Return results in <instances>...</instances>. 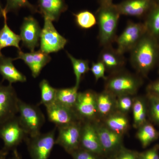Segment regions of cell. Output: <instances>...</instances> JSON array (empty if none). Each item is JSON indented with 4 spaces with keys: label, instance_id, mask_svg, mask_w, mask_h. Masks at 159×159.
Here are the masks:
<instances>
[{
    "label": "cell",
    "instance_id": "obj_1",
    "mask_svg": "<svg viewBox=\"0 0 159 159\" xmlns=\"http://www.w3.org/2000/svg\"><path fill=\"white\" fill-rule=\"evenodd\" d=\"M130 62L139 75L146 77L159 60V43L146 33L130 51Z\"/></svg>",
    "mask_w": 159,
    "mask_h": 159
},
{
    "label": "cell",
    "instance_id": "obj_2",
    "mask_svg": "<svg viewBox=\"0 0 159 159\" xmlns=\"http://www.w3.org/2000/svg\"><path fill=\"white\" fill-rule=\"evenodd\" d=\"M120 14L113 3L100 5L96 13L99 27L100 45L102 47L112 46L116 39L117 29Z\"/></svg>",
    "mask_w": 159,
    "mask_h": 159
},
{
    "label": "cell",
    "instance_id": "obj_3",
    "mask_svg": "<svg viewBox=\"0 0 159 159\" xmlns=\"http://www.w3.org/2000/svg\"><path fill=\"white\" fill-rule=\"evenodd\" d=\"M142 76L124 70L110 74L105 80L104 89L116 97L123 95L136 96L143 83Z\"/></svg>",
    "mask_w": 159,
    "mask_h": 159
},
{
    "label": "cell",
    "instance_id": "obj_4",
    "mask_svg": "<svg viewBox=\"0 0 159 159\" xmlns=\"http://www.w3.org/2000/svg\"><path fill=\"white\" fill-rule=\"evenodd\" d=\"M18 114L20 124L29 136H35L41 133L45 118L38 106L29 104L20 99Z\"/></svg>",
    "mask_w": 159,
    "mask_h": 159
},
{
    "label": "cell",
    "instance_id": "obj_5",
    "mask_svg": "<svg viewBox=\"0 0 159 159\" xmlns=\"http://www.w3.org/2000/svg\"><path fill=\"white\" fill-rule=\"evenodd\" d=\"M55 128L35 136H28L25 142L31 159H48L55 145Z\"/></svg>",
    "mask_w": 159,
    "mask_h": 159
},
{
    "label": "cell",
    "instance_id": "obj_6",
    "mask_svg": "<svg viewBox=\"0 0 159 159\" xmlns=\"http://www.w3.org/2000/svg\"><path fill=\"white\" fill-rule=\"evenodd\" d=\"M28 136L17 116L0 124V139L4 142L3 148L5 150L9 152L16 149Z\"/></svg>",
    "mask_w": 159,
    "mask_h": 159
},
{
    "label": "cell",
    "instance_id": "obj_7",
    "mask_svg": "<svg viewBox=\"0 0 159 159\" xmlns=\"http://www.w3.org/2000/svg\"><path fill=\"white\" fill-rule=\"evenodd\" d=\"M97 93L92 90L79 92L73 109L82 122L99 121L97 104Z\"/></svg>",
    "mask_w": 159,
    "mask_h": 159
},
{
    "label": "cell",
    "instance_id": "obj_8",
    "mask_svg": "<svg viewBox=\"0 0 159 159\" xmlns=\"http://www.w3.org/2000/svg\"><path fill=\"white\" fill-rule=\"evenodd\" d=\"M146 33L144 23L129 21L122 33L117 36L116 41L118 46L117 51L123 54L130 52Z\"/></svg>",
    "mask_w": 159,
    "mask_h": 159
},
{
    "label": "cell",
    "instance_id": "obj_9",
    "mask_svg": "<svg viewBox=\"0 0 159 159\" xmlns=\"http://www.w3.org/2000/svg\"><path fill=\"white\" fill-rule=\"evenodd\" d=\"M43 18L44 23L41 34L40 50L48 54L62 50L68 42L67 39L58 33L52 20Z\"/></svg>",
    "mask_w": 159,
    "mask_h": 159
},
{
    "label": "cell",
    "instance_id": "obj_10",
    "mask_svg": "<svg viewBox=\"0 0 159 159\" xmlns=\"http://www.w3.org/2000/svg\"><path fill=\"white\" fill-rule=\"evenodd\" d=\"M19 99L12 84L0 82V124L17 116Z\"/></svg>",
    "mask_w": 159,
    "mask_h": 159
},
{
    "label": "cell",
    "instance_id": "obj_11",
    "mask_svg": "<svg viewBox=\"0 0 159 159\" xmlns=\"http://www.w3.org/2000/svg\"><path fill=\"white\" fill-rule=\"evenodd\" d=\"M82 122L58 128V133L55 144L62 147L71 154L80 148V133Z\"/></svg>",
    "mask_w": 159,
    "mask_h": 159
},
{
    "label": "cell",
    "instance_id": "obj_12",
    "mask_svg": "<svg viewBox=\"0 0 159 159\" xmlns=\"http://www.w3.org/2000/svg\"><path fill=\"white\" fill-rule=\"evenodd\" d=\"M49 121L57 128L77 122H82L73 108L67 107L55 102L46 107Z\"/></svg>",
    "mask_w": 159,
    "mask_h": 159
},
{
    "label": "cell",
    "instance_id": "obj_13",
    "mask_svg": "<svg viewBox=\"0 0 159 159\" xmlns=\"http://www.w3.org/2000/svg\"><path fill=\"white\" fill-rule=\"evenodd\" d=\"M42 29L37 20L31 16L24 19L20 27V36L22 45L31 51H34L39 44Z\"/></svg>",
    "mask_w": 159,
    "mask_h": 159
},
{
    "label": "cell",
    "instance_id": "obj_14",
    "mask_svg": "<svg viewBox=\"0 0 159 159\" xmlns=\"http://www.w3.org/2000/svg\"><path fill=\"white\" fill-rule=\"evenodd\" d=\"M95 124L104 154H112L123 147L124 135L111 130L101 121L95 122Z\"/></svg>",
    "mask_w": 159,
    "mask_h": 159
},
{
    "label": "cell",
    "instance_id": "obj_15",
    "mask_svg": "<svg viewBox=\"0 0 159 159\" xmlns=\"http://www.w3.org/2000/svg\"><path fill=\"white\" fill-rule=\"evenodd\" d=\"M157 4L155 0H125L114 5L120 15L145 18Z\"/></svg>",
    "mask_w": 159,
    "mask_h": 159
},
{
    "label": "cell",
    "instance_id": "obj_16",
    "mask_svg": "<svg viewBox=\"0 0 159 159\" xmlns=\"http://www.w3.org/2000/svg\"><path fill=\"white\" fill-rule=\"evenodd\" d=\"M80 147L100 156L105 155L99 141L95 122H82Z\"/></svg>",
    "mask_w": 159,
    "mask_h": 159
},
{
    "label": "cell",
    "instance_id": "obj_17",
    "mask_svg": "<svg viewBox=\"0 0 159 159\" xmlns=\"http://www.w3.org/2000/svg\"><path fill=\"white\" fill-rule=\"evenodd\" d=\"M13 59L23 60L31 70L32 77L35 78L39 76L41 71L51 61V58L49 54L39 50L30 53L18 51L17 57Z\"/></svg>",
    "mask_w": 159,
    "mask_h": 159
},
{
    "label": "cell",
    "instance_id": "obj_18",
    "mask_svg": "<svg viewBox=\"0 0 159 159\" xmlns=\"http://www.w3.org/2000/svg\"><path fill=\"white\" fill-rule=\"evenodd\" d=\"M98 60L103 64L106 71L110 74L123 70L125 65L124 54L114 49L112 46L103 47Z\"/></svg>",
    "mask_w": 159,
    "mask_h": 159
},
{
    "label": "cell",
    "instance_id": "obj_19",
    "mask_svg": "<svg viewBox=\"0 0 159 159\" xmlns=\"http://www.w3.org/2000/svg\"><path fill=\"white\" fill-rule=\"evenodd\" d=\"M37 7L39 13L52 21H58L61 15L68 9L65 0H38Z\"/></svg>",
    "mask_w": 159,
    "mask_h": 159
},
{
    "label": "cell",
    "instance_id": "obj_20",
    "mask_svg": "<svg viewBox=\"0 0 159 159\" xmlns=\"http://www.w3.org/2000/svg\"><path fill=\"white\" fill-rule=\"evenodd\" d=\"M116 102L117 97L106 90L97 93V108L99 121H102L117 111Z\"/></svg>",
    "mask_w": 159,
    "mask_h": 159
},
{
    "label": "cell",
    "instance_id": "obj_21",
    "mask_svg": "<svg viewBox=\"0 0 159 159\" xmlns=\"http://www.w3.org/2000/svg\"><path fill=\"white\" fill-rule=\"evenodd\" d=\"M13 58L2 55L0 57V74L3 80H6L9 84L24 83L27 81L26 76L19 71L13 65Z\"/></svg>",
    "mask_w": 159,
    "mask_h": 159
},
{
    "label": "cell",
    "instance_id": "obj_22",
    "mask_svg": "<svg viewBox=\"0 0 159 159\" xmlns=\"http://www.w3.org/2000/svg\"><path fill=\"white\" fill-rule=\"evenodd\" d=\"M100 121L111 130L123 135L127 132L130 127L127 115L118 111Z\"/></svg>",
    "mask_w": 159,
    "mask_h": 159
},
{
    "label": "cell",
    "instance_id": "obj_23",
    "mask_svg": "<svg viewBox=\"0 0 159 159\" xmlns=\"http://www.w3.org/2000/svg\"><path fill=\"white\" fill-rule=\"evenodd\" d=\"M3 17L4 18V26L0 30V52L2 49L7 47H15L18 51H21L20 47V36L16 34L8 26L7 23V14L4 11Z\"/></svg>",
    "mask_w": 159,
    "mask_h": 159
},
{
    "label": "cell",
    "instance_id": "obj_24",
    "mask_svg": "<svg viewBox=\"0 0 159 159\" xmlns=\"http://www.w3.org/2000/svg\"><path fill=\"white\" fill-rule=\"evenodd\" d=\"M132 112L134 128L138 129L147 122L148 111L146 97L136 96L134 100Z\"/></svg>",
    "mask_w": 159,
    "mask_h": 159
},
{
    "label": "cell",
    "instance_id": "obj_25",
    "mask_svg": "<svg viewBox=\"0 0 159 159\" xmlns=\"http://www.w3.org/2000/svg\"><path fill=\"white\" fill-rule=\"evenodd\" d=\"M137 129L136 136L143 148L148 147L159 138V131L148 120Z\"/></svg>",
    "mask_w": 159,
    "mask_h": 159
},
{
    "label": "cell",
    "instance_id": "obj_26",
    "mask_svg": "<svg viewBox=\"0 0 159 159\" xmlns=\"http://www.w3.org/2000/svg\"><path fill=\"white\" fill-rule=\"evenodd\" d=\"M78 89L75 85L70 88L57 89L55 102L73 109L77 101Z\"/></svg>",
    "mask_w": 159,
    "mask_h": 159
},
{
    "label": "cell",
    "instance_id": "obj_27",
    "mask_svg": "<svg viewBox=\"0 0 159 159\" xmlns=\"http://www.w3.org/2000/svg\"><path fill=\"white\" fill-rule=\"evenodd\" d=\"M145 18L144 24L147 33L159 43V3H157Z\"/></svg>",
    "mask_w": 159,
    "mask_h": 159
},
{
    "label": "cell",
    "instance_id": "obj_28",
    "mask_svg": "<svg viewBox=\"0 0 159 159\" xmlns=\"http://www.w3.org/2000/svg\"><path fill=\"white\" fill-rule=\"evenodd\" d=\"M39 87L41 98L38 105H43L46 107L55 102L57 89L53 87L49 81L46 79L41 80Z\"/></svg>",
    "mask_w": 159,
    "mask_h": 159
},
{
    "label": "cell",
    "instance_id": "obj_29",
    "mask_svg": "<svg viewBox=\"0 0 159 159\" xmlns=\"http://www.w3.org/2000/svg\"><path fill=\"white\" fill-rule=\"evenodd\" d=\"M68 57L72 63L74 74L76 77L75 86L79 88L82 78L90 70L89 61L87 60L77 59L66 52Z\"/></svg>",
    "mask_w": 159,
    "mask_h": 159
},
{
    "label": "cell",
    "instance_id": "obj_30",
    "mask_svg": "<svg viewBox=\"0 0 159 159\" xmlns=\"http://www.w3.org/2000/svg\"><path fill=\"white\" fill-rule=\"evenodd\" d=\"M75 22L78 27L83 29H89L97 24L96 15L87 10L74 13Z\"/></svg>",
    "mask_w": 159,
    "mask_h": 159
},
{
    "label": "cell",
    "instance_id": "obj_31",
    "mask_svg": "<svg viewBox=\"0 0 159 159\" xmlns=\"http://www.w3.org/2000/svg\"><path fill=\"white\" fill-rule=\"evenodd\" d=\"M6 4L4 8V11L8 14L10 12L16 13L20 9L26 8L32 13L38 12L36 6L31 4L29 0H6Z\"/></svg>",
    "mask_w": 159,
    "mask_h": 159
},
{
    "label": "cell",
    "instance_id": "obj_32",
    "mask_svg": "<svg viewBox=\"0 0 159 159\" xmlns=\"http://www.w3.org/2000/svg\"><path fill=\"white\" fill-rule=\"evenodd\" d=\"M148 120L159 127V98L146 94Z\"/></svg>",
    "mask_w": 159,
    "mask_h": 159
},
{
    "label": "cell",
    "instance_id": "obj_33",
    "mask_svg": "<svg viewBox=\"0 0 159 159\" xmlns=\"http://www.w3.org/2000/svg\"><path fill=\"white\" fill-rule=\"evenodd\" d=\"M136 96L123 95L117 97V111L127 115L132 109Z\"/></svg>",
    "mask_w": 159,
    "mask_h": 159
},
{
    "label": "cell",
    "instance_id": "obj_34",
    "mask_svg": "<svg viewBox=\"0 0 159 159\" xmlns=\"http://www.w3.org/2000/svg\"><path fill=\"white\" fill-rule=\"evenodd\" d=\"M139 153L123 146L112 154L111 159H139Z\"/></svg>",
    "mask_w": 159,
    "mask_h": 159
},
{
    "label": "cell",
    "instance_id": "obj_35",
    "mask_svg": "<svg viewBox=\"0 0 159 159\" xmlns=\"http://www.w3.org/2000/svg\"><path fill=\"white\" fill-rule=\"evenodd\" d=\"M90 70L93 74L96 81L100 79H103L104 80L106 79L107 77L105 75L106 70L105 66L99 61L98 60L97 62H93Z\"/></svg>",
    "mask_w": 159,
    "mask_h": 159
},
{
    "label": "cell",
    "instance_id": "obj_36",
    "mask_svg": "<svg viewBox=\"0 0 159 159\" xmlns=\"http://www.w3.org/2000/svg\"><path fill=\"white\" fill-rule=\"evenodd\" d=\"M70 155L74 159H100V156L80 147Z\"/></svg>",
    "mask_w": 159,
    "mask_h": 159
},
{
    "label": "cell",
    "instance_id": "obj_37",
    "mask_svg": "<svg viewBox=\"0 0 159 159\" xmlns=\"http://www.w3.org/2000/svg\"><path fill=\"white\" fill-rule=\"evenodd\" d=\"M139 159H159V145L139 153Z\"/></svg>",
    "mask_w": 159,
    "mask_h": 159
},
{
    "label": "cell",
    "instance_id": "obj_38",
    "mask_svg": "<svg viewBox=\"0 0 159 159\" xmlns=\"http://www.w3.org/2000/svg\"><path fill=\"white\" fill-rule=\"evenodd\" d=\"M146 94L159 98V78L148 84L146 87Z\"/></svg>",
    "mask_w": 159,
    "mask_h": 159
},
{
    "label": "cell",
    "instance_id": "obj_39",
    "mask_svg": "<svg viewBox=\"0 0 159 159\" xmlns=\"http://www.w3.org/2000/svg\"><path fill=\"white\" fill-rule=\"evenodd\" d=\"M9 153V151L3 148L0 150V159H6Z\"/></svg>",
    "mask_w": 159,
    "mask_h": 159
},
{
    "label": "cell",
    "instance_id": "obj_40",
    "mask_svg": "<svg viewBox=\"0 0 159 159\" xmlns=\"http://www.w3.org/2000/svg\"><path fill=\"white\" fill-rule=\"evenodd\" d=\"M12 151H13V153H12V156L9 159H22L21 156L18 152L17 149H15Z\"/></svg>",
    "mask_w": 159,
    "mask_h": 159
},
{
    "label": "cell",
    "instance_id": "obj_41",
    "mask_svg": "<svg viewBox=\"0 0 159 159\" xmlns=\"http://www.w3.org/2000/svg\"><path fill=\"white\" fill-rule=\"evenodd\" d=\"M100 5H108L112 4L113 0H98Z\"/></svg>",
    "mask_w": 159,
    "mask_h": 159
},
{
    "label": "cell",
    "instance_id": "obj_42",
    "mask_svg": "<svg viewBox=\"0 0 159 159\" xmlns=\"http://www.w3.org/2000/svg\"><path fill=\"white\" fill-rule=\"evenodd\" d=\"M3 13H4V8H3L2 3L0 1V18L2 16L3 17Z\"/></svg>",
    "mask_w": 159,
    "mask_h": 159
},
{
    "label": "cell",
    "instance_id": "obj_43",
    "mask_svg": "<svg viewBox=\"0 0 159 159\" xmlns=\"http://www.w3.org/2000/svg\"><path fill=\"white\" fill-rule=\"evenodd\" d=\"M158 74H159V60L158 62Z\"/></svg>",
    "mask_w": 159,
    "mask_h": 159
},
{
    "label": "cell",
    "instance_id": "obj_44",
    "mask_svg": "<svg viewBox=\"0 0 159 159\" xmlns=\"http://www.w3.org/2000/svg\"><path fill=\"white\" fill-rule=\"evenodd\" d=\"M2 55L3 54H2V52H0V57H1V56H2Z\"/></svg>",
    "mask_w": 159,
    "mask_h": 159
},
{
    "label": "cell",
    "instance_id": "obj_45",
    "mask_svg": "<svg viewBox=\"0 0 159 159\" xmlns=\"http://www.w3.org/2000/svg\"><path fill=\"white\" fill-rule=\"evenodd\" d=\"M157 3H159V0H155Z\"/></svg>",
    "mask_w": 159,
    "mask_h": 159
}]
</instances>
